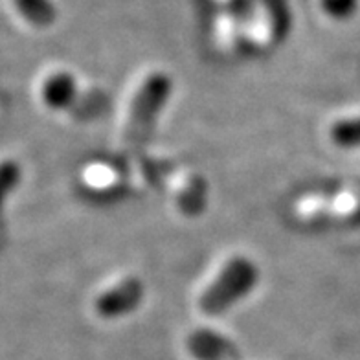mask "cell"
I'll list each match as a JSON object with an SVG mask.
<instances>
[{"instance_id":"obj_9","label":"cell","mask_w":360,"mask_h":360,"mask_svg":"<svg viewBox=\"0 0 360 360\" xmlns=\"http://www.w3.org/2000/svg\"><path fill=\"white\" fill-rule=\"evenodd\" d=\"M15 8L34 26L44 28L56 20V4L52 0H15Z\"/></svg>"},{"instance_id":"obj_6","label":"cell","mask_w":360,"mask_h":360,"mask_svg":"<svg viewBox=\"0 0 360 360\" xmlns=\"http://www.w3.org/2000/svg\"><path fill=\"white\" fill-rule=\"evenodd\" d=\"M169 193L184 215H199L208 202V186L197 173L180 169L169 179Z\"/></svg>"},{"instance_id":"obj_7","label":"cell","mask_w":360,"mask_h":360,"mask_svg":"<svg viewBox=\"0 0 360 360\" xmlns=\"http://www.w3.org/2000/svg\"><path fill=\"white\" fill-rule=\"evenodd\" d=\"M81 180L92 193L107 195L114 193L124 184V173L107 162H92L83 169Z\"/></svg>"},{"instance_id":"obj_3","label":"cell","mask_w":360,"mask_h":360,"mask_svg":"<svg viewBox=\"0 0 360 360\" xmlns=\"http://www.w3.org/2000/svg\"><path fill=\"white\" fill-rule=\"evenodd\" d=\"M294 217L304 224L359 223L360 184L300 195L292 204Z\"/></svg>"},{"instance_id":"obj_1","label":"cell","mask_w":360,"mask_h":360,"mask_svg":"<svg viewBox=\"0 0 360 360\" xmlns=\"http://www.w3.org/2000/svg\"><path fill=\"white\" fill-rule=\"evenodd\" d=\"M173 92V79L160 68L146 70L129 90L120 120V146L136 151L151 134Z\"/></svg>"},{"instance_id":"obj_2","label":"cell","mask_w":360,"mask_h":360,"mask_svg":"<svg viewBox=\"0 0 360 360\" xmlns=\"http://www.w3.org/2000/svg\"><path fill=\"white\" fill-rule=\"evenodd\" d=\"M257 281L259 266L256 261L245 254H232L204 281L195 296V307L204 316H219L247 298L257 287Z\"/></svg>"},{"instance_id":"obj_10","label":"cell","mask_w":360,"mask_h":360,"mask_svg":"<svg viewBox=\"0 0 360 360\" xmlns=\"http://www.w3.org/2000/svg\"><path fill=\"white\" fill-rule=\"evenodd\" d=\"M320 8L333 19H346L356 8V0H318Z\"/></svg>"},{"instance_id":"obj_8","label":"cell","mask_w":360,"mask_h":360,"mask_svg":"<svg viewBox=\"0 0 360 360\" xmlns=\"http://www.w3.org/2000/svg\"><path fill=\"white\" fill-rule=\"evenodd\" d=\"M327 136L340 149L360 147V114H346L333 120L327 129Z\"/></svg>"},{"instance_id":"obj_4","label":"cell","mask_w":360,"mask_h":360,"mask_svg":"<svg viewBox=\"0 0 360 360\" xmlns=\"http://www.w3.org/2000/svg\"><path fill=\"white\" fill-rule=\"evenodd\" d=\"M146 298V285L134 274H118L96 290L90 307L101 320L112 322L134 313Z\"/></svg>"},{"instance_id":"obj_5","label":"cell","mask_w":360,"mask_h":360,"mask_svg":"<svg viewBox=\"0 0 360 360\" xmlns=\"http://www.w3.org/2000/svg\"><path fill=\"white\" fill-rule=\"evenodd\" d=\"M81 94L79 81L65 68H56L48 72L39 85V98L50 110L65 112L74 105L77 96Z\"/></svg>"}]
</instances>
